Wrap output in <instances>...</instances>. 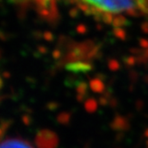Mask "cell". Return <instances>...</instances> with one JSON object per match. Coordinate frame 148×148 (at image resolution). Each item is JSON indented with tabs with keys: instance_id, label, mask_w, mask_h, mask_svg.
I'll return each mask as SVG.
<instances>
[{
	"instance_id": "1",
	"label": "cell",
	"mask_w": 148,
	"mask_h": 148,
	"mask_svg": "<svg viewBox=\"0 0 148 148\" xmlns=\"http://www.w3.org/2000/svg\"><path fill=\"white\" fill-rule=\"evenodd\" d=\"M86 14L108 23L148 14V0H73Z\"/></svg>"
},
{
	"instance_id": "2",
	"label": "cell",
	"mask_w": 148,
	"mask_h": 148,
	"mask_svg": "<svg viewBox=\"0 0 148 148\" xmlns=\"http://www.w3.org/2000/svg\"><path fill=\"white\" fill-rule=\"evenodd\" d=\"M1 148H35L28 141L19 137H9L2 142Z\"/></svg>"
}]
</instances>
